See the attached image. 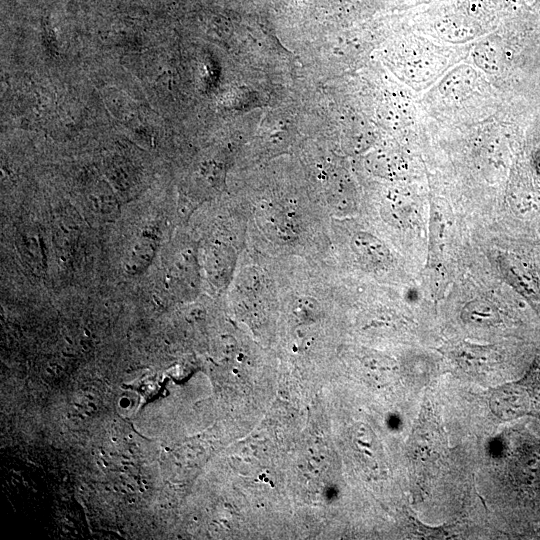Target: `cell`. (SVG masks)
I'll return each instance as SVG.
<instances>
[{"instance_id":"14","label":"cell","mask_w":540,"mask_h":540,"mask_svg":"<svg viewBox=\"0 0 540 540\" xmlns=\"http://www.w3.org/2000/svg\"><path fill=\"white\" fill-rule=\"evenodd\" d=\"M229 258L221 247H213L207 255V270L211 279L220 281L228 271Z\"/></svg>"},{"instance_id":"8","label":"cell","mask_w":540,"mask_h":540,"mask_svg":"<svg viewBox=\"0 0 540 540\" xmlns=\"http://www.w3.org/2000/svg\"><path fill=\"white\" fill-rule=\"evenodd\" d=\"M259 222L270 237L283 241L291 240L297 232V223L293 212L270 207L259 212Z\"/></svg>"},{"instance_id":"5","label":"cell","mask_w":540,"mask_h":540,"mask_svg":"<svg viewBox=\"0 0 540 540\" xmlns=\"http://www.w3.org/2000/svg\"><path fill=\"white\" fill-rule=\"evenodd\" d=\"M442 440L437 422L430 413L424 414L414 431L413 453L422 460L432 459L431 455L439 453Z\"/></svg>"},{"instance_id":"12","label":"cell","mask_w":540,"mask_h":540,"mask_svg":"<svg viewBox=\"0 0 540 540\" xmlns=\"http://www.w3.org/2000/svg\"><path fill=\"white\" fill-rule=\"evenodd\" d=\"M475 73L467 66L449 74L441 83V92L446 96H459L471 88Z\"/></svg>"},{"instance_id":"7","label":"cell","mask_w":540,"mask_h":540,"mask_svg":"<svg viewBox=\"0 0 540 540\" xmlns=\"http://www.w3.org/2000/svg\"><path fill=\"white\" fill-rule=\"evenodd\" d=\"M17 249L21 260L35 275L45 271V255L38 232L31 228L21 230L17 237Z\"/></svg>"},{"instance_id":"9","label":"cell","mask_w":540,"mask_h":540,"mask_svg":"<svg viewBox=\"0 0 540 540\" xmlns=\"http://www.w3.org/2000/svg\"><path fill=\"white\" fill-rule=\"evenodd\" d=\"M384 213L392 224L401 228L414 226L419 215L415 201L401 192L388 196L387 209Z\"/></svg>"},{"instance_id":"17","label":"cell","mask_w":540,"mask_h":540,"mask_svg":"<svg viewBox=\"0 0 540 540\" xmlns=\"http://www.w3.org/2000/svg\"><path fill=\"white\" fill-rule=\"evenodd\" d=\"M535 167L538 174L540 175V152H538L535 156Z\"/></svg>"},{"instance_id":"3","label":"cell","mask_w":540,"mask_h":540,"mask_svg":"<svg viewBox=\"0 0 540 540\" xmlns=\"http://www.w3.org/2000/svg\"><path fill=\"white\" fill-rule=\"evenodd\" d=\"M351 248L359 263L367 270L380 271L392 262V255L387 246L370 233H356L352 238Z\"/></svg>"},{"instance_id":"13","label":"cell","mask_w":540,"mask_h":540,"mask_svg":"<svg viewBox=\"0 0 540 540\" xmlns=\"http://www.w3.org/2000/svg\"><path fill=\"white\" fill-rule=\"evenodd\" d=\"M438 33L447 40L464 41L472 37V25L461 17H447L437 25Z\"/></svg>"},{"instance_id":"10","label":"cell","mask_w":540,"mask_h":540,"mask_svg":"<svg viewBox=\"0 0 540 540\" xmlns=\"http://www.w3.org/2000/svg\"><path fill=\"white\" fill-rule=\"evenodd\" d=\"M461 319L474 326H491L500 321V315L490 302L483 299L469 301L462 309Z\"/></svg>"},{"instance_id":"16","label":"cell","mask_w":540,"mask_h":540,"mask_svg":"<svg viewBox=\"0 0 540 540\" xmlns=\"http://www.w3.org/2000/svg\"><path fill=\"white\" fill-rule=\"evenodd\" d=\"M444 225L438 213H433L432 224L430 225V248L433 253L442 250L444 243Z\"/></svg>"},{"instance_id":"2","label":"cell","mask_w":540,"mask_h":540,"mask_svg":"<svg viewBox=\"0 0 540 540\" xmlns=\"http://www.w3.org/2000/svg\"><path fill=\"white\" fill-rule=\"evenodd\" d=\"M497 265L505 280L540 315V281L531 263L517 254L503 252L497 255Z\"/></svg>"},{"instance_id":"4","label":"cell","mask_w":540,"mask_h":540,"mask_svg":"<svg viewBox=\"0 0 540 540\" xmlns=\"http://www.w3.org/2000/svg\"><path fill=\"white\" fill-rule=\"evenodd\" d=\"M451 357L466 371L480 373L491 368L498 359L496 351L489 346L459 343L450 350Z\"/></svg>"},{"instance_id":"15","label":"cell","mask_w":540,"mask_h":540,"mask_svg":"<svg viewBox=\"0 0 540 540\" xmlns=\"http://www.w3.org/2000/svg\"><path fill=\"white\" fill-rule=\"evenodd\" d=\"M474 61L487 72H496V49L489 43L482 44L474 50Z\"/></svg>"},{"instance_id":"1","label":"cell","mask_w":540,"mask_h":540,"mask_svg":"<svg viewBox=\"0 0 540 540\" xmlns=\"http://www.w3.org/2000/svg\"><path fill=\"white\" fill-rule=\"evenodd\" d=\"M491 411L502 421H511L540 413V356L524 375L496 388L489 400Z\"/></svg>"},{"instance_id":"11","label":"cell","mask_w":540,"mask_h":540,"mask_svg":"<svg viewBox=\"0 0 540 540\" xmlns=\"http://www.w3.org/2000/svg\"><path fill=\"white\" fill-rule=\"evenodd\" d=\"M88 207L100 218L109 220L119 213V204L115 195L106 189L96 187L87 196Z\"/></svg>"},{"instance_id":"6","label":"cell","mask_w":540,"mask_h":540,"mask_svg":"<svg viewBox=\"0 0 540 540\" xmlns=\"http://www.w3.org/2000/svg\"><path fill=\"white\" fill-rule=\"evenodd\" d=\"M157 250L154 238L138 237L127 249L122 266L126 274L135 276L144 272L152 263Z\"/></svg>"}]
</instances>
